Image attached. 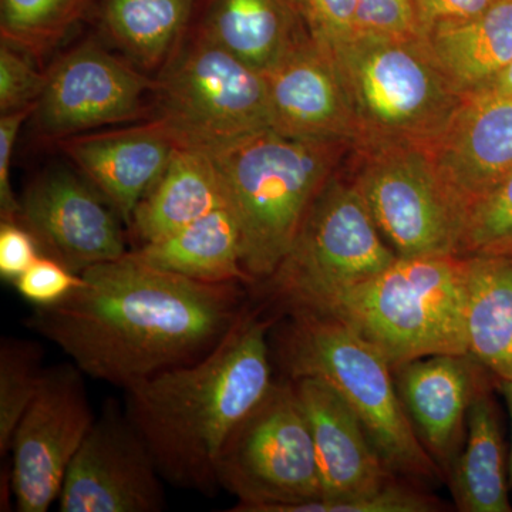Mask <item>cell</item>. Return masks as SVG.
I'll return each mask as SVG.
<instances>
[{
  "label": "cell",
  "mask_w": 512,
  "mask_h": 512,
  "mask_svg": "<svg viewBox=\"0 0 512 512\" xmlns=\"http://www.w3.org/2000/svg\"><path fill=\"white\" fill-rule=\"evenodd\" d=\"M30 55L19 47L0 45V111L2 114L35 106L47 82Z\"/></svg>",
  "instance_id": "cell-31"
},
{
  "label": "cell",
  "mask_w": 512,
  "mask_h": 512,
  "mask_svg": "<svg viewBox=\"0 0 512 512\" xmlns=\"http://www.w3.org/2000/svg\"><path fill=\"white\" fill-rule=\"evenodd\" d=\"M83 284L82 275L53 256H40L28 271L13 282L16 291L36 308L62 302Z\"/></svg>",
  "instance_id": "cell-32"
},
{
  "label": "cell",
  "mask_w": 512,
  "mask_h": 512,
  "mask_svg": "<svg viewBox=\"0 0 512 512\" xmlns=\"http://www.w3.org/2000/svg\"><path fill=\"white\" fill-rule=\"evenodd\" d=\"M217 480L238 498L235 512H282L322 498L311 430L292 383H274L239 423L218 458Z\"/></svg>",
  "instance_id": "cell-9"
},
{
  "label": "cell",
  "mask_w": 512,
  "mask_h": 512,
  "mask_svg": "<svg viewBox=\"0 0 512 512\" xmlns=\"http://www.w3.org/2000/svg\"><path fill=\"white\" fill-rule=\"evenodd\" d=\"M448 478L458 511L512 512L503 430L488 382L468 409L466 440Z\"/></svg>",
  "instance_id": "cell-24"
},
{
  "label": "cell",
  "mask_w": 512,
  "mask_h": 512,
  "mask_svg": "<svg viewBox=\"0 0 512 512\" xmlns=\"http://www.w3.org/2000/svg\"><path fill=\"white\" fill-rule=\"evenodd\" d=\"M133 254L154 268L207 284L251 279L242 264L241 227L231 204L141 245Z\"/></svg>",
  "instance_id": "cell-22"
},
{
  "label": "cell",
  "mask_w": 512,
  "mask_h": 512,
  "mask_svg": "<svg viewBox=\"0 0 512 512\" xmlns=\"http://www.w3.org/2000/svg\"><path fill=\"white\" fill-rule=\"evenodd\" d=\"M191 28L261 73L309 36L295 0H197Z\"/></svg>",
  "instance_id": "cell-20"
},
{
  "label": "cell",
  "mask_w": 512,
  "mask_h": 512,
  "mask_svg": "<svg viewBox=\"0 0 512 512\" xmlns=\"http://www.w3.org/2000/svg\"><path fill=\"white\" fill-rule=\"evenodd\" d=\"M316 45L329 47L359 32L357 0H295Z\"/></svg>",
  "instance_id": "cell-33"
},
{
  "label": "cell",
  "mask_w": 512,
  "mask_h": 512,
  "mask_svg": "<svg viewBox=\"0 0 512 512\" xmlns=\"http://www.w3.org/2000/svg\"><path fill=\"white\" fill-rule=\"evenodd\" d=\"M296 399L311 430L322 498H349L379 490L393 473L348 403L312 377L292 379Z\"/></svg>",
  "instance_id": "cell-18"
},
{
  "label": "cell",
  "mask_w": 512,
  "mask_h": 512,
  "mask_svg": "<svg viewBox=\"0 0 512 512\" xmlns=\"http://www.w3.org/2000/svg\"><path fill=\"white\" fill-rule=\"evenodd\" d=\"M84 373L76 365L47 367L35 400L12 441L10 487L20 512H46L59 500L64 477L94 417Z\"/></svg>",
  "instance_id": "cell-12"
},
{
  "label": "cell",
  "mask_w": 512,
  "mask_h": 512,
  "mask_svg": "<svg viewBox=\"0 0 512 512\" xmlns=\"http://www.w3.org/2000/svg\"><path fill=\"white\" fill-rule=\"evenodd\" d=\"M323 49L332 57L352 110L353 148H429L466 101L423 36L357 32Z\"/></svg>",
  "instance_id": "cell-4"
},
{
  "label": "cell",
  "mask_w": 512,
  "mask_h": 512,
  "mask_svg": "<svg viewBox=\"0 0 512 512\" xmlns=\"http://www.w3.org/2000/svg\"><path fill=\"white\" fill-rule=\"evenodd\" d=\"M57 144L127 227L180 146L173 131L156 117L137 126L64 138Z\"/></svg>",
  "instance_id": "cell-17"
},
{
  "label": "cell",
  "mask_w": 512,
  "mask_h": 512,
  "mask_svg": "<svg viewBox=\"0 0 512 512\" xmlns=\"http://www.w3.org/2000/svg\"><path fill=\"white\" fill-rule=\"evenodd\" d=\"M20 202L19 222L77 274L128 254L119 214L96 188L69 171L39 175Z\"/></svg>",
  "instance_id": "cell-14"
},
{
  "label": "cell",
  "mask_w": 512,
  "mask_h": 512,
  "mask_svg": "<svg viewBox=\"0 0 512 512\" xmlns=\"http://www.w3.org/2000/svg\"><path fill=\"white\" fill-rule=\"evenodd\" d=\"M359 32L392 37H420L414 0H357Z\"/></svg>",
  "instance_id": "cell-34"
},
{
  "label": "cell",
  "mask_w": 512,
  "mask_h": 512,
  "mask_svg": "<svg viewBox=\"0 0 512 512\" xmlns=\"http://www.w3.org/2000/svg\"><path fill=\"white\" fill-rule=\"evenodd\" d=\"M476 96L512 97V62L508 64L507 69L493 83L488 84L480 93L470 97Z\"/></svg>",
  "instance_id": "cell-38"
},
{
  "label": "cell",
  "mask_w": 512,
  "mask_h": 512,
  "mask_svg": "<svg viewBox=\"0 0 512 512\" xmlns=\"http://www.w3.org/2000/svg\"><path fill=\"white\" fill-rule=\"evenodd\" d=\"M94 0H0L3 42L43 59L86 18Z\"/></svg>",
  "instance_id": "cell-27"
},
{
  "label": "cell",
  "mask_w": 512,
  "mask_h": 512,
  "mask_svg": "<svg viewBox=\"0 0 512 512\" xmlns=\"http://www.w3.org/2000/svg\"><path fill=\"white\" fill-rule=\"evenodd\" d=\"M47 367L32 340L3 338L0 343V454L12 450L19 421L35 400Z\"/></svg>",
  "instance_id": "cell-28"
},
{
  "label": "cell",
  "mask_w": 512,
  "mask_h": 512,
  "mask_svg": "<svg viewBox=\"0 0 512 512\" xmlns=\"http://www.w3.org/2000/svg\"><path fill=\"white\" fill-rule=\"evenodd\" d=\"M62 302L28 326L84 375L124 390L208 352L241 315L234 284H207L154 268L128 252L80 272Z\"/></svg>",
  "instance_id": "cell-1"
},
{
  "label": "cell",
  "mask_w": 512,
  "mask_h": 512,
  "mask_svg": "<svg viewBox=\"0 0 512 512\" xmlns=\"http://www.w3.org/2000/svg\"><path fill=\"white\" fill-rule=\"evenodd\" d=\"M352 180L397 256L461 255L467 207L426 147L353 148Z\"/></svg>",
  "instance_id": "cell-10"
},
{
  "label": "cell",
  "mask_w": 512,
  "mask_h": 512,
  "mask_svg": "<svg viewBox=\"0 0 512 512\" xmlns=\"http://www.w3.org/2000/svg\"><path fill=\"white\" fill-rule=\"evenodd\" d=\"M467 258L468 355L497 382H512V254Z\"/></svg>",
  "instance_id": "cell-25"
},
{
  "label": "cell",
  "mask_w": 512,
  "mask_h": 512,
  "mask_svg": "<svg viewBox=\"0 0 512 512\" xmlns=\"http://www.w3.org/2000/svg\"><path fill=\"white\" fill-rule=\"evenodd\" d=\"M293 313L279 348L292 379L312 377L332 387L393 474L414 480L444 476L417 437L397 392L393 366L382 352L338 319Z\"/></svg>",
  "instance_id": "cell-6"
},
{
  "label": "cell",
  "mask_w": 512,
  "mask_h": 512,
  "mask_svg": "<svg viewBox=\"0 0 512 512\" xmlns=\"http://www.w3.org/2000/svg\"><path fill=\"white\" fill-rule=\"evenodd\" d=\"M498 0H414L421 35L447 23L474 18Z\"/></svg>",
  "instance_id": "cell-37"
},
{
  "label": "cell",
  "mask_w": 512,
  "mask_h": 512,
  "mask_svg": "<svg viewBox=\"0 0 512 512\" xmlns=\"http://www.w3.org/2000/svg\"><path fill=\"white\" fill-rule=\"evenodd\" d=\"M205 150L220 170L238 217L245 272L251 279H269L353 144L265 130Z\"/></svg>",
  "instance_id": "cell-3"
},
{
  "label": "cell",
  "mask_w": 512,
  "mask_h": 512,
  "mask_svg": "<svg viewBox=\"0 0 512 512\" xmlns=\"http://www.w3.org/2000/svg\"><path fill=\"white\" fill-rule=\"evenodd\" d=\"M439 501L406 485L389 484L349 498H316L289 505L282 512H433Z\"/></svg>",
  "instance_id": "cell-30"
},
{
  "label": "cell",
  "mask_w": 512,
  "mask_h": 512,
  "mask_svg": "<svg viewBox=\"0 0 512 512\" xmlns=\"http://www.w3.org/2000/svg\"><path fill=\"white\" fill-rule=\"evenodd\" d=\"M498 389L504 396L505 404H507L508 413H510L511 419V433H512V382H497ZM508 478H510V484L512 485V443H511V454H510V466H508Z\"/></svg>",
  "instance_id": "cell-39"
},
{
  "label": "cell",
  "mask_w": 512,
  "mask_h": 512,
  "mask_svg": "<svg viewBox=\"0 0 512 512\" xmlns=\"http://www.w3.org/2000/svg\"><path fill=\"white\" fill-rule=\"evenodd\" d=\"M396 259L352 178L336 173L316 195L292 247L269 279L293 311L318 312Z\"/></svg>",
  "instance_id": "cell-8"
},
{
  "label": "cell",
  "mask_w": 512,
  "mask_h": 512,
  "mask_svg": "<svg viewBox=\"0 0 512 512\" xmlns=\"http://www.w3.org/2000/svg\"><path fill=\"white\" fill-rule=\"evenodd\" d=\"M271 130L286 137L357 143V130L332 57L312 37L264 73Z\"/></svg>",
  "instance_id": "cell-16"
},
{
  "label": "cell",
  "mask_w": 512,
  "mask_h": 512,
  "mask_svg": "<svg viewBox=\"0 0 512 512\" xmlns=\"http://www.w3.org/2000/svg\"><path fill=\"white\" fill-rule=\"evenodd\" d=\"M39 242L28 228L19 222L0 224V276L15 282L40 258Z\"/></svg>",
  "instance_id": "cell-36"
},
{
  "label": "cell",
  "mask_w": 512,
  "mask_h": 512,
  "mask_svg": "<svg viewBox=\"0 0 512 512\" xmlns=\"http://www.w3.org/2000/svg\"><path fill=\"white\" fill-rule=\"evenodd\" d=\"M229 198L220 170L205 148L180 146L154 187L134 211L131 228L141 244L200 220Z\"/></svg>",
  "instance_id": "cell-21"
},
{
  "label": "cell",
  "mask_w": 512,
  "mask_h": 512,
  "mask_svg": "<svg viewBox=\"0 0 512 512\" xmlns=\"http://www.w3.org/2000/svg\"><path fill=\"white\" fill-rule=\"evenodd\" d=\"M427 150L468 211L512 173V97H466Z\"/></svg>",
  "instance_id": "cell-19"
},
{
  "label": "cell",
  "mask_w": 512,
  "mask_h": 512,
  "mask_svg": "<svg viewBox=\"0 0 512 512\" xmlns=\"http://www.w3.org/2000/svg\"><path fill=\"white\" fill-rule=\"evenodd\" d=\"M393 372L417 437L448 476L466 440L468 409L488 382L487 370L468 353H443L410 360Z\"/></svg>",
  "instance_id": "cell-15"
},
{
  "label": "cell",
  "mask_w": 512,
  "mask_h": 512,
  "mask_svg": "<svg viewBox=\"0 0 512 512\" xmlns=\"http://www.w3.org/2000/svg\"><path fill=\"white\" fill-rule=\"evenodd\" d=\"M164 478L146 441L114 406L94 421L59 497L62 512H158Z\"/></svg>",
  "instance_id": "cell-13"
},
{
  "label": "cell",
  "mask_w": 512,
  "mask_h": 512,
  "mask_svg": "<svg viewBox=\"0 0 512 512\" xmlns=\"http://www.w3.org/2000/svg\"><path fill=\"white\" fill-rule=\"evenodd\" d=\"M197 0H99L101 26L131 63L160 74L183 43Z\"/></svg>",
  "instance_id": "cell-26"
},
{
  "label": "cell",
  "mask_w": 512,
  "mask_h": 512,
  "mask_svg": "<svg viewBox=\"0 0 512 512\" xmlns=\"http://www.w3.org/2000/svg\"><path fill=\"white\" fill-rule=\"evenodd\" d=\"M512 254V173L467 211L461 255Z\"/></svg>",
  "instance_id": "cell-29"
},
{
  "label": "cell",
  "mask_w": 512,
  "mask_h": 512,
  "mask_svg": "<svg viewBox=\"0 0 512 512\" xmlns=\"http://www.w3.org/2000/svg\"><path fill=\"white\" fill-rule=\"evenodd\" d=\"M35 106L2 114L0 119V215L2 221L19 222L22 202L12 190V157L23 123L32 117Z\"/></svg>",
  "instance_id": "cell-35"
},
{
  "label": "cell",
  "mask_w": 512,
  "mask_h": 512,
  "mask_svg": "<svg viewBox=\"0 0 512 512\" xmlns=\"http://www.w3.org/2000/svg\"><path fill=\"white\" fill-rule=\"evenodd\" d=\"M269 323L241 315L207 353L126 389V414L174 487L212 494L222 448L274 386Z\"/></svg>",
  "instance_id": "cell-2"
},
{
  "label": "cell",
  "mask_w": 512,
  "mask_h": 512,
  "mask_svg": "<svg viewBox=\"0 0 512 512\" xmlns=\"http://www.w3.org/2000/svg\"><path fill=\"white\" fill-rule=\"evenodd\" d=\"M467 295V256H397L380 274L312 313L345 323L396 367L468 353Z\"/></svg>",
  "instance_id": "cell-5"
},
{
  "label": "cell",
  "mask_w": 512,
  "mask_h": 512,
  "mask_svg": "<svg viewBox=\"0 0 512 512\" xmlns=\"http://www.w3.org/2000/svg\"><path fill=\"white\" fill-rule=\"evenodd\" d=\"M157 80L121 60L96 40H83L47 70V82L32 119L40 137L64 140L141 119H150L148 93Z\"/></svg>",
  "instance_id": "cell-11"
},
{
  "label": "cell",
  "mask_w": 512,
  "mask_h": 512,
  "mask_svg": "<svg viewBox=\"0 0 512 512\" xmlns=\"http://www.w3.org/2000/svg\"><path fill=\"white\" fill-rule=\"evenodd\" d=\"M423 39L458 92L474 96L512 62V0H498L474 18L437 26Z\"/></svg>",
  "instance_id": "cell-23"
},
{
  "label": "cell",
  "mask_w": 512,
  "mask_h": 512,
  "mask_svg": "<svg viewBox=\"0 0 512 512\" xmlns=\"http://www.w3.org/2000/svg\"><path fill=\"white\" fill-rule=\"evenodd\" d=\"M156 80L154 117L183 146L207 148L271 130L264 73L191 26Z\"/></svg>",
  "instance_id": "cell-7"
}]
</instances>
